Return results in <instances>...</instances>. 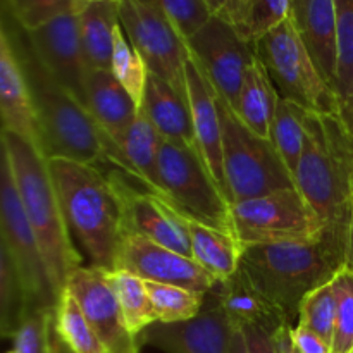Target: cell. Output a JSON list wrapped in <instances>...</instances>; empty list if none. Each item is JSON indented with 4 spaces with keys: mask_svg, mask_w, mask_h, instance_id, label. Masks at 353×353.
Returning a JSON list of instances; mask_svg holds the SVG:
<instances>
[{
    "mask_svg": "<svg viewBox=\"0 0 353 353\" xmlns=\"http://www.w3.org/2000/svg\"><path fill=\"white\" fill-rule=\"evenodd\" d=\"M164 138L159 134L154 124L150 123L143 110H138V116L128 133L121 138L119 147L123 148V154L133 165L140 178L141 185L150 192L164 195L159 174V154H161V145ZM169 202V200H168Z\"/></svg>",
    "mask_w": 353,
    "mask_h": 353,
    "instance_id": "cell-27",
    "label": "cell"
},
{
    "mask_svg": "<svg viewBox=\"0 0 353 353\" xmlns=\"http://www.w3.org/2000/svg\"><path fill=\"white\" fill-rule=\"evenodd\" d=\"M116 271H128L143 281L181 286L203 295L219 281L192 257H185L138 234L124 236Z\"/></svg>",
    "mask_w": 353,
    "mask_h": 353,
    "instance_id": "cell-15",
    "label": "cell"
},
{
    "mask_svg": "<svg viewBox=\"0 0 353 353\" xmlns=\"http://www.w3.org/2000/svg\"><path fill=\"white\" fill-rule=\"evenodd\" d=\"M109 272L95 265H81L69 274L65 290L74 296L109 353H138L140 345L124 323Z\"/></svg>",
    "mask_w": 353,
    "mask_h": 353,
    "instance_id": "cell-14",
    "label": "cell"
},
{
    "mask_svg": "<svg viewBox=\"0 0 353 353\" xmlns=\"http://www.w3.org/2000/svg\"><path fill=\"white\" fill-rule=\"evenodd\" d=\"M307 137L295 186L327 230L347 240L353 219V138L340 116L307 112Z\"/></svg>",
    "mask_w": 353,
    "mask_h": 353,
    "instance_id": "cell-3",
    "label": "cell"
},
{
    "mask_svg": "<svg viewBox=\"0 0 353 353\" xmlns=\"http://www.w3.org/2000/svg\"><path fill=\"white\" fill-rule=\"evenodd\" d=\"M145 2H152V0H145Z\"/></svg>",
    "mask_w": 353,
    "mask_h": 353,
    "instance_id": "cell-52",
    "label": "cell"
},
{
    "mask_svg": "<svg viewBox=\"0 0 353 353\" xmlns=\"http://www.w3.org/2000/svg\"><path fill=\"white\" fill-rule=\"evenodd\" d=\"M186 45L217 95L236 109L245 74L257 61L254 43L243 40L223 16L214 14Z\"/></svg>",
    "mask_w": 353,
    "mask_h": 353,
    "instance_id": "cell-12",
    "label": "cell"
},
{
    "mask_svg": "<svg viewBox=\"0 0 353 353\" xmlns=\"http://www.w3.org/2000/svg\"><path fill=\"white\" fill-rule=\"evenodd\" d=\"M274 340H276V343H278L279 352L281 353H299L296 352V348L293 347L292 326H285V327H281L279 331H276Z\"/></svg>",
    "mask_w": 353,
    "mask_h": 353,
    "instance_id": "cell-44",
    "label": "cell"
},
{
    "mask_svg": "<svg viewBox=\"0 0 353 353\" xmlns=\"http://www.w3.org/2000/svg\"><path fill=\"white\" fill-rule=\"evenodd\" d=\"M52 348H54V353H72L71 348H69L68 345L59 338V334L55 333L54 326H52Z\"/></svg>",
    "mask_w": 353,
    "mask_h": 353,
    "instance_id": "cell-46",
    "label": "cell"
},
{
    "mask_svg": "<svg viewBox=\"0 0 353 353\" xmlns=\"http://www.w3.org/2000/svg\"><path fill=\"white\" fill-rule=\"evenodd\" d=\"M347 268V240L330 230L307 243L247 245L240 271L268 296L293 326L300 303L309 293L327 285Z\"/></svg>",
    "mask_w": 353,
    "mask_h": 353,
    "instance_id": "cell-1",
    "label": "cell"
},
{
    "mask_svg": "<svg viewBox=\"0 0 353 353\" xmlns=\"http://www.w3.org/2000/svg\"><path fill=\"white\" fill-rule=\"evenodd\" d=\"M0 112L3 131L17 134L43 154V138L30 86L6 24L0 31Z\"/></svg>",
    "mask_w": 353,
    "mask_h": 353,
    "instance_id": "cell-19",
    "label": "cell"
},
{
    "mask_svg": "<svg viewBox=\"0 0 353 353\" xmlns=\"http://www.w3.org/2000/svg\"><path fill=\"white\" fill-rule=\"evenodd\" d=\"M110 71L140 107L145 85H147L148 69L143 59L131 45L130 38L124 33L123 24H119L116 28V33H114V54Z\"/></svg>",
    "mask_w": 353,
    "mask_h": 353,
    "instance_id": "cell-34",
    "label": "cell"
},
{
    "mask_svg": "<svg viewBox=\"0 0 353 353\" xmlns=\"http://www.w3.org/2000/svg\"><path fill=\"white\" fill-rule=\"evenodd\" d=\"M124 203V231L138 234L161 247L193 259L186 217L168 202V199L154 192H138L128 183L130 176L123 171H110Z\"/></svg>",
    "mask_w": 353,
    "mask_h": 353,
    "instance_id": "cell-13",
    "label": "cell"
},
{
    "mask_svg": "<svg viewBox=\"0 0 353 353\" xmlns=\"http://www.w3.org/2000/svg\"><path fill=\"white\" fill-rule=\"evenodd\" d=\"M0 230L2 247L9 252L26 286L33 309H55L59 296L41 255L40 243L24 214L9 161L2 152L0 169Z\"/></svg>",
    "mask_w": 353,
    "mask_h": 353,
    "instance_id": "cell-11",
    "label": "cell"
},
{
    "mask_svg": "<svg viewBox=\"0 0 353 353\" xmlns=\"http://www.w3.org/2000/svg\"><path fill=\"white\" fill-rule=\"evenodd\" d=\"M7 353H16V352H14V350H10V352H7Z\"/></svg>",
    "mask_w": 353,
    "mask_h": 353,
    "instance_id": "cell-50",
    "label": "cell"
},
{
    "mask_svg": "<svg viewBox=\"0 0 353 353\" xmlns=\"http://www.w3.org/2000/svg\"><path fill=\"white\" fill-rule=\"evenodd\" d=\"M338 300L333 283L314 290L300 303L299 324L323 338L333 350L334 327H336Z\"/></svg>",
    "mask_w": 353,
    "mask_h": 353,
    "instance_id": "cell-35",
    "label": "cell"
},
{
    "mask_svg": "<svg viewBox=\"0 0 353 353\" xmlns=\"http://www.w3.org/2000/svg\"><path fill=\"white\" fill-rule=\"evenodd\" d=\"M85 3H90V2H105V0H83ZM114 2H119V0H114Z\"/></svg>",
    "mask_w": 353,
    "mask_h": 353,
    "instance_id": "cell-49",
    "label": "cell"
},
{
    "mask_svg": "<svg viewBox=\"0 0 353 353\" xmlns=\"http://www.w3.org/2000/svg\"><path fill=\"white\" fill-rule=\"evenodd\" d=\"M352 210H353V199H352Z\"/></svg>",
    "mask_w": 353,
    "mask_h": 353,
    "instance_id": "cell-51",
    "label": "cell"
},
{
    "mask_svg": "<svg viewBox=\"0 0 353 353\" xmlns=\"http://www.w3.org/2000/svg\"><path fill=\"white\" fill-rule=\"evenodd\" d=\"M9 33L30 86L43 138L45 157L69 159L99 168L107 164V147L116 140L97 124L76 97L48 74L26 38L23 40L10 30Z\"/></svg>",
    "mask_w": 353,
    "mask_h": 353,
    "instance_id": "cell-5",
    "label": "cell"
},
{
    "mask_svg": "<svg viewBox=\"0 0 353 353\" xmlns=\"http://www.w3.org/2000/svg\"><path fill=\"white\" fill-rule=\"evenodd\" d=\"M340 119L343 123V126L347 128V131L350 133V137L353 138V93L343 99L340 102Z\"/></svg>",
    "mask_w": 353,
    "mask_h": 353,
    "instance_id": "cell-43",
    "label": "cell"
},
{
    "mask_svg": "<svg viewBox=\"0 0 353 353\" xmlns=\"http://www.w3.org/2000/svg\"><path fill=\"white\" fill-rule=\"evenodd\" d=\"M230 353H248L247 338H245L243 330H240V327H236V330H234L233 338H231Z\"/></svg>",
    "mask_w": 353,
    "mask_h": 353,
    "instance_id": "cell-45",
    "label": "cell"
},
{
    "mask_svg": "<svg viewBox=\"0 0 353 353\" xmlns=\"http://www.w3.org/2000/svg\"><path fill=\"white\" fill-rule=\"evenodd\" d=\"M119 19L134 50L140 54L148 72L168 81L176 92L186 95L188 45L154 2L119 0Z\"/></svg>",
    "mask_w": 353,
    "mask_h": 353,
    "instance_id": "cell-10",
    "label": "cell"
},
{
    "mask_svg": "<svg viewBox=\"0 0 353 353\" xmlns=\"http://www.w3.org/2000/svg\"><path fill=\"white\" fill-rule=\"evenodd\" d=\"M307 112L309 110L303 107L290 100L279 99L274 119L271 123V131H269V140L279 152L283 162L292 171V174H295L303 154L307 137Z\"/></svg>",
    "mask_w": 353,
    "mask_h": 353,
    "instance_id": "cell-29",
    "label": "cell"
},
{
    "mask_svg": "<svg viewBox=\"0 0 353 353\" xmlns=\"http://www.w3.org/2000/svg\"><path fill=\"white\" fill-rule=\"evenodd\" d=\"M2 152L9 161L24 214L40 243L55 293L61 299L69 274L81 268L52 178L48 159L17 134L2 130Z\"/></svg>",
    "mask_w": 353,
    "mask_h": 353,
    "instance_id": "cell-4",
    "label": "cell"
},
{
    "mask_svg": "<svg viewBox=\"0 0 353 353\" xmlns=\"http://www.w3.org/2000/svg\"><path fill=\"white\" fill-rule=\"evenodd\" d=\"M186 95L192 110L193 130L196 138V150L205 162L214 179L221 186L226 199L230 200L226 176H224L223 159V124H221L219 99L214 86L199 68L195 59L190 54L186 61ZM231 203V200H230Z\"/></svg>",
    "mask_w": 353,
    "mask_h": 353,
    "instance_id": "cell-18",
    "label": "cell"
},
{
    "mask_svg": "<svg viewBox=\"0 0 353 353\" xmlns=\"http://www.w3.org/2000/svg\"><path fill=\"white\" fill-rule=\"evenodd\" d=\"M347 268L353 269V219L348 230V243H347Z\"/></svg>",
    "mask_w": 353,
    "mask_h": 353,
    "instance_id": "cell-47",
    "label": "cell"
},
{
    "mask_svg": "<svg viewBox=\"0 0 353 353\" xmlns=\"http://www.w3.org/2000/svg\"><path fill=\"white\" fill-rule=\"evenodd\" d=\"M68 226L92 259V265L116 271L123 243L124 203L110 172L69 159H48Z\"/></svg>",
    "mask_w": 353,
    "mask_h": 353,
    "instance_id": "cell-2",
    "label": "cell"
},
{
    "mask_svg": "<svg viewBox=\"0 0 353 353\" xmlns=\"http://www.w3.org/2000/svg\"><path fill=\"white\" fill-rule=\"evenodd\" d=\"M79 17L83 52L88 69L110 71L114 54V33L121 24L119 3L114 0L85 3Z\"/></svg>",
    "mask_w": 353,
    "mask_h": 353,
    "instance_id": "cell-24",
    "label": "cell"
},
{
    "mask_svg": "<svg viewBox=\"0 0 353 353\" xmlns=\"http://www.w3.org/2000/svg\"><path fill=\"white\" fill-rule=\"evenodd\" d=\"M234 234L247 245L307 243L324 236L326 224L296 188L279 190L231 205Z\"/></svg>",
    "mask_w": 353,
    "mask_h": 353,
    "instance_id": "cell-9",
    "label": "cell"
},
{
    "mask_svg": "<svg viewBox=\"0 0 353 353\" xmlns=\"http://www.w3.org/2000/svg\"><path fill=\"white\" fill-rule=\"evenodd\" d=\"M217 99L223 124L224 176L231 205L279 190L296 188L292 171L272 141L254 133L226 100L219 95Z\"/></svg>",
    "mask_w": 353,
    "mask_h": 353,
    "instance_id": "cell-6",
    "label": "cell"
},
{
    "mask_svg": "<svg viewBox=\"0 0 353 353\" xmlns=\"http://www.w3.org/2000/svg\"><path fill=\"white\" fill-rule=\"evenodd\" d=\"M338 34L336 93L340 102L353 93V0H334Z\"/></svg>",
    "mask_w": 353,
    "mask_h": 353,
    "instance_id": "cell-37",
    "label": "cell"
},
{
    "mask_svg": "<svg viewBox=\"0 0 353 353\" xmlns=\"http://www.w3.org/2000/svg\"><path fill=\"white\" fill-rule=\"evenodd\" d=\"M292 341L299 353H333L331 345H327L323 338L300 324L292 327Z\"/></svg>",
    "mask_w": 353,
    "mask_h": 353,
    "instance_id": "cell-41",
    "label": "cell"
},
{
    "mask_svg": "<svg viewBox=\"0 0 353 353\" xmlns=\"http://www.w3.org/2000/svg\"><path fill=\"white\" fill-rule=\"evenodd\" d=\"M241 330L247 338L248 353H281L274 340V334H271L269 331L259 326H247Z\"/></svg>",
    "mask_w": 353,
    "mask_h": 353,
    "instance_id": "cell-42",
    "label": "cell"
},
{
    "mask_svg": "<svg viewBox=\"0 0 353 353\" xmlns=\"http://www.w3.org/2000/svg\"><path fill=\"white\" fill-rule=\"evenodd\" d=\"M292 0H230L219 12L243 40L255 43L290 19Z\"/></svg>",
    "mask_w": 353,
    "mask_h": 353,
    "instance_id": "cell-28",
    "label": "cell"
},
{
    "mask_svg": "<svg viewBox=\"0 0 353 353\" xmlns=\"http://www.w3.org/2000/svg\"><path fill=\"white\" fill-rule=\"evenodd\" d=\"M33 310L23 278L9 252L0 245V331L14 338L28 314Z\"/></svg>",
    "mask_w": 353,
    "mask_h": 353,
    "instance_id": "cell-30",
    "label": "cell"
},
{
    "mask_svg": "<svg viewBox=\"0 0 353 353\" xmlns=\"http://www.w3.org/2000/svg\"><path fill=\"white\" fill-rule=\"evenodd\" d=\"M159 174L165 199L183 216L236 238L230 200L196 148L162 141Z\"/></svg>",
    "mask_w": 353,
    "mask_h": 353,
    "instance_id": "cell-8",
    "label": "cell"
},
{
    "mask_svg": "<svg viewBox=\"0 0 353 353\" xmlns=\"http://www.w3.org/2000/svg\"><path fill=\"white\" fill-rule=\"evenodd\" d=\"M202 312L181 323H154L138 334V345L155 347L165 353H230L236 327L210 293Z\"/></svg>",
    "mask_w": 353,
    "mask_h": 353,
    "instance_id": "cell-17",
    "label": "cell"
},
{
    "mask_svg": "<svg viewBox=\"0 0 353 353\" xmlns=\"http://www.w3.org/2000/svg\"><path fill=\"white\" fill-rule=\"evenodd\" d=\"M152 2L168 16L172 26L185 40L202 30L214 16L207 0H152Z\"/></svg>",
    "mask_w": 353,
    "mask_h": 353,
    "instance_id": "cell-40",
    "label": "cell"
},
{
    "mask_svg": "<svg viewBox=\"0 0 353 353\" xmlns=\"http://www.w3.org/2000/svg\"><path fill=\"white\" fill-rule=\"evenodd\" d=\"M10 16L24 31L37 30L65 14H79L83 0H6Z\"/></svg>",
    "mask_w": 353,
    "mask_h": 353,
    "instance_id": "cell-36",
    "label": "cell"
},
{
    "mask_svg": "<svg viewBox=\"0 0 353 353\" xmlns=\"http://www.w3.org/2000/svg\"><path fill=\"white\" fill-rule=\"evenodd\" d=\"M86 109L100 128L119 143L138 116V103L124 90L112 71L88 69Z\"/></svg>",
    "mask_w": 353,
    "mask_h": 353,
    "instance_id": "cell-23",
    "label": "cell"
},
{
    "mask_svg": "<svg viewBox=\"0 0 353 353\" xmlns=\"http://www.w3.org/2000/svg\"><path fill=\"white\" fill-rule=\"evenodd\" d=\"M147 283L152 305L157 314L159 323H181L190 321L202 312L205 305V295L181 286Z\"/></svg>",
    "mask_w": 353,
    "mask_h": 353,
    "instance_id": "cell-33",
    "label": "cell"
},
{
    "mask_svg": "<svg viewBox=\"0 0 353 353\" xmlns=\"http://www.w3.org/2000/svg\"><path fill=\"white\" fill-rule=\"evenodd\" d=\"M279 99L281 97L269 78L268 69L257 59L245 74L234 112L254 133L269 138Z\"/></svg>",
    "mask_w": 353,
    "mask_h": 353,
    "instance_id": "cell-26",
    "label": "cell"
},
{
    "mask_svg": "<svg viewBox=\"0 0 353 353\" xmlns=\"http://www.w3.org/2000/svg\"><path fill=\"white\" fill-rule=\"evenodd\" d=\"M331 283L338 300L333 353H353V269H341Z\"/></svg>",
    "mask_w": 353,
    "mask_h": 353,
    "instance_id": "cell-38",
    "label": "cell"
},
{
    "mask_svg": "<svg viewBox=\"0 0 353 353\" xmlns=\"http://www.w3.org/2000/svg\"><path fill=\"white\" fill-rule=\"evenodd\" d=\"M186 224H188L190 240H192L193 261L199 262L219 281L233 278L240 269L243 245L233 234L205 226L188 217H186Z\"/></svg>",
    "mask_w": 353,
    "mask_h": 353,
    "instance_id": "cell-25",
    "label": "cell"
},
{
    "mask_svg": "<svg viewBox=\"0 0 353 353\" xmlns=\"http://www.w3.org/2000/svg\"><path fill=\"white\" fill-rule=\"evenodd\" d=\"M209 293L219 302L234 327L259 326L274 334L281 327L292 326L285 314L262 295L240 269L233 278L217 281Z\"/></svg>",
    "mask_w": 353,
    "mask_h": 353,
    "instance_id": "cell-21",
    "label": "cell"
},
{
    "mask_svg": "<svg viewBox=\"0 0 353 353\" xmlns=\"http://www.w3.org/2000/svg\"><path fill=\"white\" fill-rule=\"evenodd\" d=\"M54 330L72 353H109L69 290H64L55 305Z\"/></svg>",
    "mask_w": 353,
    "mask_h": 353,
    "instance_id": "cell-31",
    "label": "cell"
},
{
    "mask_svg": "<svg viewBox=\"0 0 353 353\" xmlns=\"http://www.w3.org/2000/svg\"><path fill=\"white\" fill-rule=\"evenodd\" d=\"M55 309H33L23 321L14 340L16 353H54L52 326Z\"/></svg>",
    "mask_w": 353,
    "mask_h": 353,
    "instance_id": "cell-39",
    "label": "cell"
},
{
    "mask_svg": "<svg viewBox=\"0 0 353 353\" xmlns=\"http://www.w3.org/2000/svg\"><path fill=\"white\" fill-rule=\"evenodd\" d=\"M109 276L123 310L124 323L130 333L138 338V334L159 321L148 295L147 283L128 271H110Z\"/></svg>",
    "mask_w": 353,
    "mask_h": 353,
    "instance_id": "cell-32",
    "label": "cell"
},
{
    "mask_svg": "<svg viewBox=\"0 0 353 353\" xmlns=\"http://www.w3.org/2000/svg\"><path fill=\"white\" fill-rule=\"evenodd\" d=\"M292 17L310 57L326 81L336 90L338 34L334 0H292Z\"/></svg>",
    "mask_w": 353,
    "mask_h": 353,
    "instance_id": "cell-20",
    "label": "cell"
},
{
    "mask_svg": "<svg viewBox=\"0 0 353 353\" xmlns=\"http://www.w3.org/2000/svg\"><path fill=\"white\" fill-rule=\"evenodd\" d=\"M228 2H230V0H207V3H209V7L212 9L214 14H219L221 10L228 6Z\"/></svg>",
    "mask_w": 353,
    "mask_h": 353,
    "instance_id": "cell-48",
    "label": "cell"
},
{
    "mask_svg": "<svg viewBox=\"0 0 353 353\" xmlns=\"http://www.w3.org/2000/svg\"><path fill=\"white\" fill-rule=\"evenodd\" d=\"M140 109L165 141L196 148L188 99L157 74L148 72Z\"/></svg>",
    "mask_w": 353,
    "mask_h": 353,
    "instance_id": "cell-22",
    "label": "cell"
},
{
    "mask_svg": "<svg viewBox=\"0 0 353 353\" xmlns=\"http://www.w3.org/2000/svg\"><path fill=\"white\" fill-rule=\"evenodd\" d=\"M24 34L48 74L86 107L88 65L83 52L78 14H65L37 30L24 31Z\"/></svg>",
    "mask_w": 353,
    "mask_h": 353,
    "instance_id": "cell-16",
    "label": "cell"
},
{
    "mask_svg": "<svg viewBox=\"0 0 353 353\" xmlns=\"http://www.w3.org/2000/svg\"><path fill=\"white\" fill-rule=\"evenodd\" d=\"M279 97L324 116L340 114V97L310 57L293 17L254 43Z\"/></svg>",
    "mask_w": 353,
    "mask_h": 353,
    "instance_id": "cell-7",
    "label": "cell"
}]
</instances>
